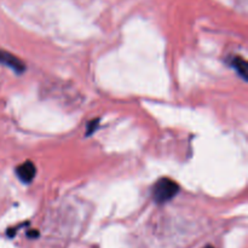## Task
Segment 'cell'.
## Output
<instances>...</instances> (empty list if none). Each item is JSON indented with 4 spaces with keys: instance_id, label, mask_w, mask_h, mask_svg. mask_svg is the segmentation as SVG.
Masks as SVG:
<instances>
[{
    "instance_id": "cell-1",
    "label": "cell",
    "mask_w": 248,
    "mask_h": 248,
    "mask_svg": "<svg viewBox=\"0 0 248 248\" xmlns=\"http://www.w3.org/2000/svg\"><path fill=\"white\" fill-rule=\"evenodd\" d=\"M179 186L170 178H161L153 188V198L155 202L165 203L172 200L178 194Z\"/></svg>"
},
{
    "instance_id": "cell-2",
    "label": "cell",
    "mask_w": 248,
    "mask_h": 248,
    "mask_svg": "<svg viewBox=\"0 0 248 248\" xmlns=\"http://www.w3.org/2000/svg\"><path fill=\"white\" fill-rule=\"evenodd\" d=\"M36 173V169L33 165V162L26 161L22 165H19L16 169V174L19 178V181H22L23 183H31L34 179Z\"/></svg>"
},
{
    "instance_id": "cell-3",
    "label": "cell",
    "mask_w": 248,
    "mask_h": 248,
    "mask_svg": "<svg viewBox=\"0 0 248 248\" xmlns=\"http://www.w3.org/2000/svg\"><path fill=\"white\" fill-rule=\"evenodd\" d=\"M0 63L4 65H7V67H10L17 73H22L24 70L23 62L21 60H18L16 56L6 52V51L0 50Z\"/></svg>"
},
{
    "instance_id": "cell-4",
    "label": "cell",
    "mask_w": 248,
    "mask_h": 248,
    "mask_svg": "<svg viewBox=\"0 0 248 248\" xmlns=\"http://www.w3.org/2000/svg\"><path fill=\"white\" fill-rule=\"evenodd\" d=\"M232 67L236 69V72L239 73V75L241 78H244L245 80H247V62L242 57H235L232 62Z\"/></svg>"
},
{
    "instance_id": "cell-5",
    "label": "cell",
    "mask_w": 248,
    "mask_h": 248,
    "mask_svg": "<svg viewBox=\"0 0 248 248\" xmlns=\"http://www.w3.org/2000/svg\"><path fill=\"white\" fill-rule=\"evenodd\" d=\"M39 232H36V230H31V232H28V237H31V239H35V237H38Z\"/></svg>"
},
{
    "instance_id": "cell-6",
    "label": "cell",
    "mask_w": 248,
    "mask_h": 248,
    "mask_svg": "<svg viewBox=\"0 0 248 248\" xmlns=\"http://www.w3.org/2000/svg\"><path fill=\"white\" fill-rule=\"evenodd\" d=\"M205 248H215V247H212V246H206Z\"/></svg>"
}]
</instances>
